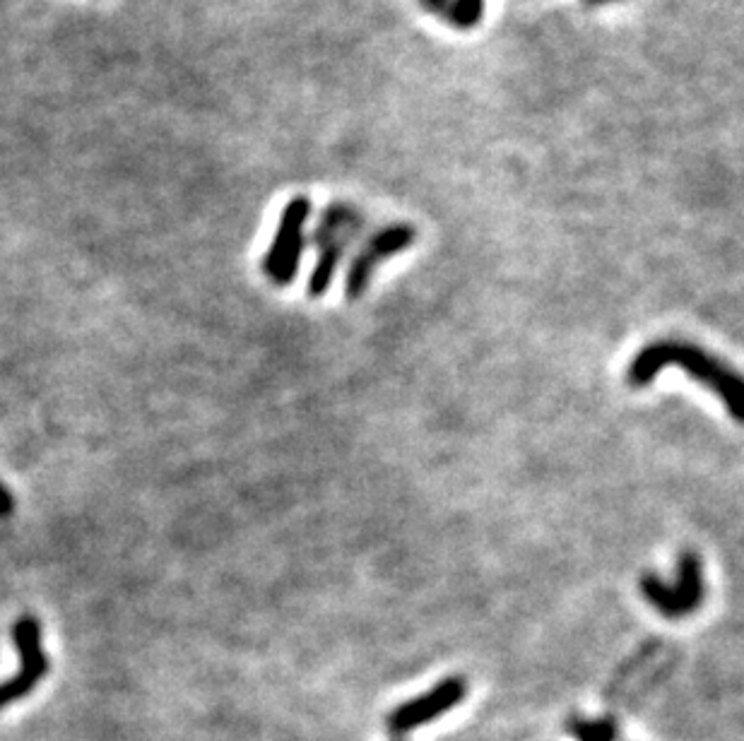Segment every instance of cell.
Here are the masks:
<instances>
[{"instance_id": "6da1fadb", "label": "cell", "mask_w": 744, "mask_h": 741, "mask_svg": "<svg viewBox=\"0 0 744 741\" xmlns=\"http://www.w3.org/2000/svg\"><path fill=\"white\" fill-rule=\"evenodd\" d=\"M667 366H675V369L684 371V376L716 393L730 417L735 422H742L744 385L740 373L725 361L713 357L708 349L692 345V342L658 340L646 345L627 366V383L631 388H646Z\"/></svg>"}, {"instance_id": "7a4b0ae2", "label": "cell", "mask_w": 744, "mask_h": 741, "mask_svg": "<svg viewBox=\"0 0 744 741\" xmlns=\"http://www.w3.org/2000/svg\"><path fill=\"white\" fill-rule=\"evenodd\" d=\"M366 227V217L357 207L347 203H333L323 210L316 229L311 231V243L316 248V265L309 277V294L321 299L338 275L347 248L357 241Z\"/></svg>"}, {"instance_id": "3957f363", "label": "cell", "mask_w": 744, "mask_h": 741, "mask_svg": "<svg viewBox=\"0 0 744 741\" xmlns=\"http://www.w3.org/2000/svg\"><path fill=\"white\" fill-rule=\"evenodd\" d=\"M639 590L651 607L665 619H687L699 612L706 600L704 563L696 551H682L677 559V578L667 583L658 573H643Z\"/></svg>"}, {"instance_id": "277c9868", "label": "cell", "mask_w": 744, "mask_h": 741, "mask_svg": "<svg viewBox=\"0 0 744 741\" xmlns=\"http://www.w3.org/2000/svg\"><path fill=\"white\" fill-rule=\"evenodd\" d=\"M309 217L311 200L306 195L289 200L285 210H282L275 239L263 258L265 275L277 287H287V284L297 280L301 253H304L306 246V222H309Z\"/></svg>"}, {"instance_id": "5b68a950", "label": "cell", "mask_w": 744, "mask_h": 741, "mask_svg": "<svg viewBox=\"0 0 744 741\" xmlns=\"http://www.w3.org/2000/svg\"><path fill=\"white\" fill-rule=\"evenodd\" d=\"M415 241H417L415 227L405 222L388 224V227L376 231V234L371 236L362 248H359L357 256L352 258L350 270H347V277H345L347 299L350 301L362 299L366 289H369L371 277H374L376 268H379L381 263H386L388 258L407 251V248H410Z\"/></svg>"}, {"instance_id": "8992f818", "label": "cell", "mask_w": 744, "mask_h": 741, "mask_svg": "<svg viewBox=\"0 0 744 741\" xmlns=\"http://www.w3.org/2000/svg\"><path fill=\"white\" fill-rule=\"evenodd\" d=\"M13 638L20 652L22 667L17 677L0 681V710L25 698L49 674V660L41 648V626L34 616H22L13 626Z\"/></svg>"}, {"instance_id": "52a82bcc", "label": "cell", "mask_w": 744, "mask_h": 741, "mask_svg": "<svg viewBox=\"0 0 744 741\" xmlns=\"http://www.w3.org/2000/svg\"><path fill=\"white\" fill-rule=\"evenodd\" d=\"M465 696H468V681L463 677H448L439 681L434 689L422 693V696L410 698L407 703L398 705L388 715V729L393 734H407L412 729L431 725L441 715L451 713L456 705L463 703Z\"/></svg>"}, {"instance_id": "ba28073f", "label": "cell", "mask_w": 744, "mask_h": 741, "mask_svg": "<svg viewBox=\"0 0 744 741\" xmlns=\"http://www.w3.org/2000/svg\"><path fill=\"white\" fill-rule=\"evenodd\" d=\"M578 741H617V725L612 720H578L569 727Z\"/></svg>"}, {"instance_id": "9c48e42d", "label": "cell", "mask_w": 744, "mask_h": 741, "mask_svg": "<svg viewBox=\"0 0 744 741\" xmlns=\"http://www.w3.org/2000/svg\"><path fill=\"white\" fill-rule=\"evenodd\" d=\"M482 8L484 0H453V3L448 5L446 15L448 20H451V25H456L458 29H470L480 22Z\"/></svg>"}, {"instance_id": "30bf717a", "label": "cell", "mask_w": 744, "mask_h": 741, "mask_svg": "<svg viewBox=\"0 0 744 741\" xmlns=\"http://www.w3.org/2000/svg\"><path fill=\"white\" fill-rule=\"evenodd\" d=\"M15 511V499L10 496V491L0 484V518H8Z\"/></svg>"}, {"instance_id": "8fae6325", "label": "cell", "mask_w": 744, "mask_h": 741, "mask_svg": "<svg viewBox=\"0 0 744 741\" xmlns=\"http://www.w3.org/2000/svg\"><path fill=\"white\" fill-rule=\"evenodd\" d=\"M427 5L434 10H441L446 5V0H427Z\"/></svg>"}]
</instances>
